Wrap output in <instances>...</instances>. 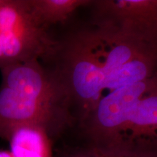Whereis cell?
Here are the masks:
<instances>
[{"label": "cell", "mask_w": 157, "mask_h": 157, "mask_svg": "<svg viewBox=\"0 0 157 157\" xmlns=\"http://www.w3.org/2000/svg\"><path fill=\"white\" fill-rule=\"evenodd\" d=\"M93 22L107 23L157 44V0L93 1Z\"/></svg>", "instance_id": "5"}, {"label": "cell", "mask_w": 157, "mask_h": 157, "mask_svg": "<svg viewBox=\"0 0 157 157\" xmlns=\"http://www.w3.org/2000/svg\"><path fill=\"white\" fill-rule=\"evenodd\" d=\"M80 121L93 148L157 151V73L108 94Z\"/></svg>", "instance_id": "3"}, {"label": "cell", "mask_w": 157, "mask_h": 157, "mask_svg": "<svg viewBox=\"0 0 157 157\" xmlns=\"http://www.w3.org/2000/svg\"><path fill=\"white\" fill-rule=\"evenodd\" d=\"M44 60L82 120L111 92L157 73V44L107 23L57 38Z\"/></svg>", "instance_id": "1"}, {"label": "cell", "mask_w": 157, "mask_h": 157, "mask_svg": "<svg viewBox=\"0 0 157 157\" xmlns=\"http://www.w3.org/2000/svg\"><path fill=\"white\" fill-rule=\"evenodd\" d=\"M56 44L50 29L39 25L28 0H0V66L47 60Z\"/></svg>", "instance_id": "4"}, {"label": "cell", "mask_w": 157, "mask_h": 157, "mask_svg": "<svg viewBox=\"0 0 157 157\" xmlns=\"http://www.w3.org/2000/svg\"><path fill=\"white\" fill-rule=\"evenodd\" d=\"M90 0H28L29 9L39 25L47 29L63 23L79 7L91 5Z\"/></svg>", "instance_id": "7"}, {"label": "cell", "mask_w": 157, "mask_h": 157, "mask_svg": "<svg viewBox=\"0 0 157 157\" xmlns=\"http://www.w3.org/2000/svg\"><path fill=\"white\" fill-rule=\"evenodd\" d=\"M95 150L97 151L102 157H157V151L123 152L101 151L98 149Z\"/></svg>", "instance_id": "8"}, {"label": "cell", "mask_w": 157, "mask_h": 157, "mask_svg": "<svg viewBox=\"0 0 157 157\" xmlns=\"http://www.w3.org/2000/svg\"><path fill=\"white\" fill-rule=\"evenodd\" d=\"M6 140L12 157H53L50 137L39 127L21 125L15 127Z\"/></svg>", "instance_id": "6"}, {"label": "cell", "mask_w": 157, "mask_h": 157, "mask_svg": "<svg viewBox=\"0 0 157 157\" xmlns=\"http://www.w3.org/2000/svg\"><path fill=\"white\" fill-rule=\"evenodd\" d=\"M71 157H102L101 154L98 153L97 151L93 148L91 151L87 153H83V154H79L77 155H74Z\"/></svg>", "instance_id": "9"}, {"label": "cell", "mask_w": 157, "mask_h": 157, "mask_svg": "<svg viewBox=\"0 0 157 157\" xmlns=\"http://www.w3.org/2000/svg\"><path fill=\"white\" fill-rule=\"evenodd\" d=\"M0 138L15 127L34 125L50 138L73 119L69 99L52 71L38 59L0 66Z\"/></svg>", "instance_id": "2"}, {"label": "cell", "mask_w": 157, "mask_h": 157, "mask_svg": "<svg viewBox=\"0 0 157 157\" xmlns=\"http://www.w3.org/2000/svg\"><path fill=\"white\" fill-rule=\"evenodd\" d=\"M0 157H12L8 151L0 150Z\"/></svg>", "instance_id": "10"}]
</instances>
